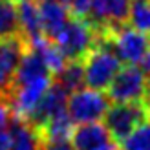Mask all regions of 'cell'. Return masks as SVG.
<instances>
[{"instance_id": "obj_1", "label": "cell", "mask_w": 150, "mask_h": 150, "mask_svg": "<svg viewBox=\"0 0 150 150\" xmlns=\"http://www.w3.org/2000/svg\"><path fill=\"white\" fill-rule=\"evenodd\" d=\"M82 70H84V84L97 92L106 90L117 71L121 70V61L110 50L104 40V35L99 29H97L95 48L82 59Z\"/></svg>"}, {"instance_id": "obj_2", "label": "cell", "mask_w": 150, "mask_h": 150, "mask_svg": "<svg viewBox=\"0 0 150 150\" xmlns=\"http://www.w3.org/2000/svg\"><path fill=\"white\" fill-rule=\"evenodd\" d=\"M99 31L104 35V40L119 61L130 66L141 62L150 50V37L130 28L128 24H121L110 29H99Z\"/></svg>"}, {"instance_id": "obj_3", "label": "cell", "mask_w": 150, "mask_h": 150, "mask_svg": "<svg viewBox=\"0 0 150 150\" xmlns=\"http://www.w3.org/2000/svg\"><path fill=\"white\" fill-rule=\"evenodd\" d=\"M97 29L84 18L71 17L64 26L61 35L55 39V44L62 51L66 61H82L95 48Z\"/></svg>"}, {"instance_id": "obj_4", "label": "cell", "mask_w": 150, "mask_h": 150, "mask_svg": "<svg viewBox=\"0 0 150 150\" xmlns=\"http://www.w3.org/2000/svg\"><path fill=\"white\" fill-rule=\"evenodd\" d=\"M110 108V99L106 93L97 92L92 88H81L68 95L66 112L75 125L97 123L104 117Z\"/></svg>"}, {"instance_id": "obj_5", "label": "cell", "mask_w": 150, "mask_h": 150, "mask_svg": "<svg viewBox=\"0 0 150 150\" xmlns=\"http://www.w3.org/2000/svg\"><path fill=\"white\" fill-rule=\"evenodd\" d=\"M103 119H104V126L110 132L112 139L115 143H121L134 128H137L141 123L146 121L148 114H146L143 101L115 103L106 110Z\"/></svg>"}, {"instance_id": "obj_6", "label": "cell", "mask_w": 150, "mask_h": 150, "mask_svg": "<svg viewBox=\"0 0 150 150\" xmlns=\"http://www.w3.org/2000/svg\"><path fill=\"white\" fill-rule=\"evenodd\" d=\"M146 75L137 66L126 64L125 68L117 71L114 81L106 88V95L114 103H136L143 101L145 90H146Z\"/></svg>"}, {"instance_id": "obj_7", "label": "cell", "mask_w": 150, "mask_h": 150, "mask_svg": "<svg viewBox=\"0 0 150 150\" xmlns=\"http://www.w3.org/2000/svg\"><path fill=\"white\" fill-rule=\"evenodd\" d=\"M28 50V44L22 37H11V39L0 40V99L6 101L9 95L15 73L18 70V64L22 61Z\"/></svg>"}, {"instance_id": "obj_8", "label": "cell", "mask_w": 150, "mask_h": 150, "mask_svg": "<svg viewBox=\"0 0 150 150\" xmlns=\"http://www.w3.org/2000/svg\"><path fill=\"white\" fill-rule=\"evenodd\" d=\"M66 103H68V92H66L59 82L53 81L51 86L48 88V92L44 93V97L39 101V104H37L31 110V114L26 119H22V121H26L35 132H39L55 115L66 112Z\"/></svg>"}, {"instance_id": "obj_9", "label": "cell", "mask_w": 150, "mask_h": 150, "mask_svg": "<svg viewBox=\"0 0 150 150\" xmlns=\"http://www.w3.org/2000/svg\"><path fill=\"white\" fill-rule=\"evenodd\" d=\"M128 7V0H92V7L86 20L95 29H110L126 24Z\"/></svg>"}, {"instance_id": "obj_10", "label": "cell", "mask_w": 150, "mask_h": 150, "mask_svg": "<svg viewBox=\"0 0 150 150\" xmlns=\"http://www.w3.org/2000/svg\"><path fill=\"white\" fill-rule=\"evenodd\" d=\"M70 143L73 150H117V143L101 123L77 125L71 132Z\"/></svg>"}, {"instance_id": "obj_11", "label": "cell", "mask_w": 150, "mask_h": 150, "mask_svg": "<svg viewBox=\"0 0 150 150\" xmlns=\"http://www.w3.org/2000/svg\"><path fill=\"white\" fill-rule=\"evenodd\" d=\"M39 17H40V29L42 35L50 40H55L64 26L71 18L68 6L57 0H44L39 4Z\"/></svg>"}, {"instance_id": "obj_12", "label": "cell", "mask_w": 150, "mask_h": 150, "mask_svg": "<svg viewBox=\"0 0 150 150\" xmlns=\"http://www.w3.org/2000/svg\"><path fill=\"white\" fill-rule=\"evenodd\" d=\"M17 11H18L20 37L26 40V44H29V42L37 40L39 37H42L39 4H35L33 0H17Z\"/></svg>"}, {"instance_id": "obj_13", "label": "cell", "mask_w": 150, "mask_h": 150, "mask_svg": "<svg viewBox=\"0 0 150 150\" xmlns=\"http://www.w3.org/2000/svg\"><path fill=\"white\" fill-rule=\"evenodd\" d=\"M7 132L11 137V146L9 150H39L40 139L31 126L20 117H11L7 123Z\"/></svg>"}, {"instance_id": "obj_14", "label": "cell", "mask_w": 150, "mask_h": 150, "mask_svg": "<svg viewBox=\"0 0 150 150\" xmlns=\"http://www.w3.org/2000/svg\"><path fill=\"white\" fill-rule=\"evenodd\" d=\"M29 50H33L37 55L42 59V62L48 66V70L51 71V75H57L64 66H66V59L62 55V51L59 50V46L55 44V40H50L46 37H39L37 40L28 44Z\"/></svg>"}, {"instance_id": "obj_15", "label": "cell", "mask_w": 150, "mask_h": 150, "mask_svg": "<svg viewBox=\"0 0 150 150\" xmlns=\"http://www.w3.org/2000/svg\"><path fill=\"white\" fill-rule=\"evenodd\" d=\"M18 11L17 0H0V40L18 37Z\"/></svg>"}, {"instance_id": "obj_16", "label": "cell", "mask_w": 150, "mask_h": 150, "mask_svg": "<svg viewBox=\"0 0 150 150\" xmlns=\"http://www.w3.org/2000/svg\"><path fill=\"white\" fill-rule=\"evenodd\" d=\"M55 82H59L66 92H75L81 90L84 84V70H82V61H68L66 66L55 75Z\"/></svg>"}, {"instance_id": "obj_17", "label": "cell", "mask_w": 150, "mask_h": 150, "mask_svg": "<svg viewBox=\"0 0 150 150\" xmlns=\"http://www.w3.org/2000/svg\"><path fill=\"white\" fill-rule=\"evenodd\" d=\"M126 24L141 33H150V0H132Z\"/></svg>"}, {"instance_id": "obj_18", "label": "cell", "mask_w": 150, "mask_h": 150, "mask_svg": "<svg viewBox=\"0 0 150 150\" xmlns=\"http://www.w3.org/2000/svg\"><path fill=\"white\" fill-rule=\"evenodd\" d=\"M119 150H150V119L134 128L121 141Z\"/></svg>"}, {"instance_id": "obj_19", "label": "cell", "mask_w": 150, "mask_h": 150, "mask_svg": "<svg viewBox=\"0 0 150 150\" xmlns=\"http://www.w3.org/2000/svg\"><path fill=\"white\" fill-rule=\"evenodd\" d=\"M39 150H73L70 141H40Z\"/></svg>"}, {"instance_id": "obj_20", "label": "cell", "mask_w": 150, "mask_h": 150, "mask_svg": "<svg viewBox=\"0 0 150 150\" xmlns=\"http://www.w3.org/2000/svg\"><path fill=\"white\" fill-rule=\"evenodd\" d=\"M11 146V137L6 126H0V150H9Z\"/></svg>"}, {"instance_id": "obj_21", "label": "cell", "mask_w": 150, "mask_h": 150, "mask_svg": "<svg viewBox=\"0 0 150 150\" xmlns=\"http://www.w3.org/2000/svg\"><path fill=\"white\" fill-rule=\"evenodd\" d=\"M143 104L146 108V114H148V119H150V79L146 82V90H145V95H143Z\"/></svg>"}, {"instance_id": "obj_22", "label": "cell", "mask_w": 150, "mask_h": 150, "mask_svg": "<svg viewBox=\"0 0 150 150\" xmlns=\"http://www.w3.org/2000/svg\"><path fill=\"white\" fill-rule=\"evenodd\" d=\"M141 70L145 71V75L150 77V50L146 51V55L143 57V61H141Z\"/></svg>"}]
</instances>
